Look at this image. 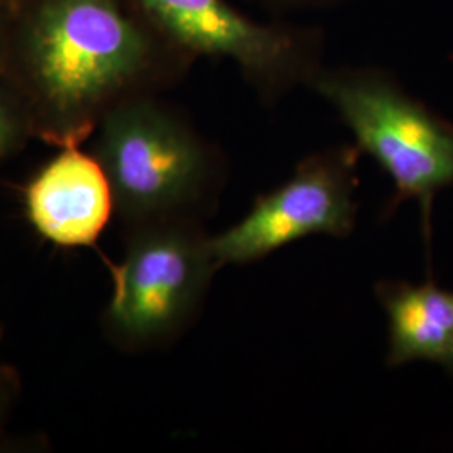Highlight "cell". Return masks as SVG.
Masks as SVG:
<instances>
[{
  "label": "cell",
  "mask_w": 453,
  "mask_h": 453,
  "mask_svg": "<svg viewBox=\"0 0 453 453\" xmlns=\"http://www.w3.org/2000/svg\"><path fill=\"white\" fill-rule=\"evenodd\" d=\"M376 296L388 316V365L432 361L453 372V291L425 284L380 282Z\"/></svg>",
  "instance_id": "ba28073f"
},
{
  "label": "cell",
  "mask_w": 453,
  "mask_h": 453,
  "mask_svg": "<svg viewBox=\"0 0 453 453\" xmlns=\"http://www.w3.org/2000/svg\"><path fill=\"white\" fill-rule=\"evenodd\" d=\"M27 130L31 125L19 97L11 86H0V160L12 151Z\"/></svg>",
  "instance_id": "9c48e42d"
},
{
  "label": "cell",
  "mask_w": 453,
  "mask_h": 453,
  "mask_svg": "<svg viewBox=\"0 0 453 453\" xmlns=\"http://www.w3.org/2000/svg\"><path fill=\"white\" fill-rule=\"evenodd\" d=\"M133 2L173 48L234 63L267 101L308 86L324 65L326 34L316 26L260 22L228 0Z\"/></svg>",
  "instance_id": "3957f363"
},
{
  "label": "cell",
  "mask_w": 453,
  "mask_h": 453,
  "mask_svg": "<svg viewBox=\"0 0 453 453\" xmlns=\"http://www.w3.org/2000/svg\"><path fill=\"white\" fill-rule=\"evenodd\" d=\"M113 207V190L101 163L78 146L61 148L26 188L34 228L61 247L96 242Z\"/></svg>",
  "instance_id": "52a82bcc"
},
{
  "label": "cell",
  "mask_w": 453,
  "mask_h": 453,
  "mask_svg": "<svg viewBox=\"0 0 453 453\" xmlns=\"http://www.w3.org/2000/svg\"><path fill=\"white\" fill-rule=\"evenodd\" d=\"M0 2H2L5 7H9V9L16 14L17 11H19L27 0H0Z\"/></svg>",
  "instance_id": "7c38bea8"
},
{
  "label": "cell",
  "mask_w": 453,
  "mask_h": 453,
  "mask_svg": "<svg viewBox=\"0 0 453 453\" xmlns=\"http://www.w3.org/2000/svg\"><path fill=\"white\" fill-rule=\"evenodd\" d=\"M217 269L209 239L179 226L136 235L113 267L108 324L130 342L162 338L185 321Z\"/></svg>",
  "instance_id": "8992f818"
},
{
  "label": "cell",
  "mask_w": 453,
  "mask_h": 453,
  "mask_svg": "<svg viewBox=\"0 0 453 453\" xmlns=\"http://www.w3.org/2000/svg\"><path fill=\"white\" fill-rule=\"evenodd\" d=\"M96 158L114 205L130 217L173 211L200 192L209 151L183 121L145 95L127 97L101 118Z\"/></svg>",
  "instance_id": "277c9868"
},
{
  "label": "cell",
  "mask_w": 453,
  "mask_h": 453,
  "mask_svg": "<svg viewBox=\"0 0 453 453\" xmlns=\"http://www.w3.org/2000/svg\"><path fill=\"white\" fill-rule=\"evenodd\" d=\"M309 88L324 97L395 183L393 207L418 200L428 224L435 195L453 187V125L378 67H321Z\"/></svg>",
  "instance_id": "7a4b0ae2"
},
{
  "label": "cell",
  "mask_w": 453,
  "mask_h": 453,
  "mask_svg": "<svg viewBox=\"0 0 453 453\" xmlns=\"http://www.w3.org/2000/svg\"><path fill=\"white\" fill-rule=\"evenodd\" d=\"M267 9L274 11H294V9H318V7H329L341 0H252Z\"/></svg>",
  "instance_id": "30bf717a"
},
{
  "label": "cell",
  "mask_w": 453,
  "mask_h": 453,
  "mask_svg": "<svg viewBox=\"0 0 453 453\" xmlns=\"http://www.w3.org/2000/svg\"><path fill=\"white\" fill-rule=\"evenodd\" d=\"M357 146L312 153L294 175L260 195L239 224L209 239L217 267L264 259L277 249L314 234L349 235L357 220Z\"/></svg>",
  "instance_id": "5b68a950"
},
{
  "label": "cell",
  "mask_w": 453,
  "mask_h": 453,
  "mask_svg": "<svg viewBox=\"0 0 453 453\" xmlns=\"http://www.w3.org/2000/svg\"><path fill=\"white\" fill-rule=\"evenodd\" d=\"M190 58L133 0H27L14 16L2 73L49 143L80 146L101 118Z\"/></svg>",
  "instance_id": "6da1fadb"
},
{
  "label": "cell",
  "mask_w": 453,
  "mask_h": 453,
  "mask_svg": "<svg viewBox=\"0 0 453 453\" xmlns=\"http://www.w3.org/2000/svg\"><path fill=\"white\" fill-rule=\"evenodd\" d=\"M14 16L16 14L0 2V73H2V67H4V59H5V52H7V42H9V34H11Z\"/></svg>",
  "instance_id": "8fae6325"
}]
</instances>
